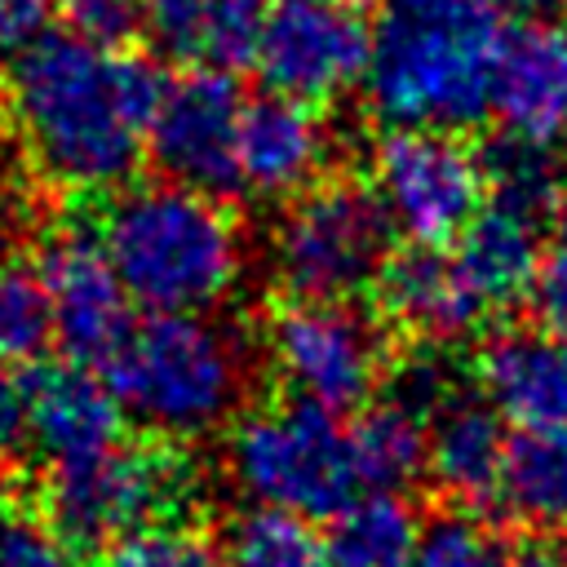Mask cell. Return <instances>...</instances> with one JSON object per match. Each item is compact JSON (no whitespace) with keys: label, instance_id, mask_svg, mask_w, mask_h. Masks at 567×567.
Wrapping results in <instances>:
<instances>
[{"label":"cell","instance_id":"cell-13","mask_svg":"<svg viewBox=\"0 0 567 567\" xmlns=\"http://www.w3.org/2000/svg\"><path fill=\"white\" fill-rule=\"evenodd\" d=\"M328 164V128L315 106L261 93L244 102L235 142V186L252 199H292L319 182Z\"/></svg>","mask_w":567,"mask_h":567},{"label":"cell","instance_id":"cell-30","mask_svg":"<svg viewBox=\"0 0 567 567\" xmlns=\"http://www.w3.org/2000/svg\"><path fill=\"white\" fill-rule=\"evenodd\" d=\"M0 567H89L84 549L62 540L49 523L9 518L0 523Z\"/></svg>","mask_w":567,"mask_h":567},{"label":"cell","instance_id":"cell-26","mask_svg":"<svg viewBox=\"0 0 567 567\" xmlns=\"http://www.w3.org/2000/svg\"><path fill=\"white\" fill-rule=\"evenodd\" d=\"M270 9H275V0H208L199 35H195V49L217 71L252 66Z\"/></svg>","mask_w":567,"mask_h":567},{"label":"cell","instance_id":"cell-33","mask_svg":"<svg viewBox=\"0 0 567 567\" xmlns=\"http://www.w3.org/2000/svg\"><path fill=\"white\" fill-rule=\"evenodd\" d=\"M49 0H0V58L13 62L49 35Z\"/></svg>","mask_w":567,"mask_h":567},{"label":"cell","instance_id":"cell-28","mask_svg":"<svg viewBox=\"0 0 567 567\" xmlns=\"http://www.w3.org/2000/svg\"><path fill=\"white\" fill-rule=\"evenodd\" d=\"M106 567H217V554L199 527L164 518L111 545Z\"/></svg>","mask_w":567,"mask_h":567},{"label":"cell","instance_id":"cell-35","mask_svg":"<svg viewBox=\"0 0 567 567\" xmlns=\"http://www.w3.org/2000/svg\"><path fill=\"white\" fill-rule=\"evenodd\" d=\"M27 439V381L0 359V452Z\"/></svg>","mask_w":567,"mask_h":567},{"label":"cell","instance_id":"cell-5","mask_svg":"<svg viewBox=\"0 0 567 567\" xmlns=\"http://www.w3.org/2000/svg\"><path fill=\"white\" fill-rule=\"evenodd\" d=\"M226 474L252 505L301 518H332L363 492L350 430L337 412L306 399L248 408L226 434Z\"/></svg>","mask_w":567,"mask_h":567},{"label":"cell","instance_id":"cell-4","mask_svg":"<svg viewBox=\"0 0 567 567\" xmlns=\"http://www.w3.org/2000/svg\"><path fill=\"white\" fill-rule=\"evenodd\" d=\"M120 408L168 443L221 430L244 399V350L208 315H146L102 359Z\"/></svg>","mask_w":567,"mask_h":567},{"label":"cell","instance_id":"cell-20","mask_svg":"<svg viewBox=\"0 0 567 567\" xmlns=\"http://www.w3.org/2000/svg\"><path fill=\"white\" fill-rule=\"evenodd\" d=\"M421 514L403 492L350 496L323 532L328 567H408L421 545Z\"/></svg>","mask_w":567,"mask_h":567},{"label":"cell","instance_id":"cell-21","mask_svg":"<svg viewBox=\"0 0 567 567\" xmlns=\"http://www.w3.org/2000/svg\"><path fill=\"white\" fill-rule=\"evenodd\" d=\"M496 501L527 527L567 532V434L509 439Z\"/></svg>","mask_w":567,"mask_h":567},{"label":"cell","instance_id":"cell-29","mask_svg":"<svg viewBox=\"0 0 567 567\" xmlns=\"http://www.w3.org/2000/svg\"><path fill=\"white\" fill-rule=\"evenodd\" d=\"M385 381H390V399L403 403V408H412V412H421V416H434V412L456 394V390H452L447 359H443L439 346L412 350L408 359H399V363L385 372Z\"/></svg>","mask_w":567,"mask_h":567},{"label":"cell","instance_id":"cell-18","mask_svg":"<svg viewBox=\"0 0 567 567\" xmlns=\"http://www.w3.org/2000/svg\"><path fill=\"white\" fill-rule=\"evenodd\" d=\"M505 430L496 408L483 394H452L430 416V447L425 470L430 478L461 505H487L501 487L505 465Z\"/></svg>","mask_w":567,"mask_h":567},{"label":"cell","instance_id":"cell-12","mask_svg":"<svg viewBox=\"0 0 567 567\" xmlns=\"http://www.w3.org/2000/svg\"><path fill=\"white\" fill-rule=\"evenodd\" d=\"M40 288L49 297L53 337L75 359H106L128 332V292L111 270L97 235L62 226L40 252Z\"/></svg>","mask_w":567,"mask_h":567},{"label":"cell","instance_id":"cell-7","mask_svg":"<svg viewBox=\"0 0 567 567\" xmlns=\"http://www.w3.org/2000/svg\"><path fill=\"white\" fill-rule=\"evenodd\" d=\"M390 235L394 226L377 190L332 177L284 204L266 239V261L275 284L297 301H354L363 288H377Z\"/></svg>","mask_w":567,"mask_h":567},{"label":"cell","instance_id":"cell-24","mask_svg":"<svg viewBox=\"0 0 567 567\" xmlns=\"http://www.w3.org/2000/svg\"><path fill=\"white\" fill-rule=\"evenodd\" d=\"M230 567H328L323 536L301 514L252 505L230 523L226 536Z\"/></svg>","mask_w":567,"mask_h":567},{"label":"cell","instance_id":"cell-36","mask_svg":"<svg viewBox=\"0 0 567 567\" xmlns=\"http://www.w3.org/2000/svg\"><path fill=\"white\" fill-rule=\"evenodd\" d=\"M27 221H31L27 195L18 190L13 173L0 164V252H4V248H13V239L27 230Z\"/></svg>","mask_w":567,"mask_h":567},{"label":"cell","instance_id":"cell-32","mask_svg":"<svg viewBox=\"0 0 567 567\" xmlns=\"http://www.w3.org/2000/svg\"><path fill=\"white\" fill-rule=\"evenodd\" d=\"M527 301L536 310V323L567 341V239L540 252V266H536Z\"/></svg>","mask_w":567,"mask_h":567},{"label":"cell","instance_id":"cell-40","mask_svg":"<svg viewBox=\"0 0 567 567\" xmlns=\"http://www.w3.org/2000/svg\"><path fill=\"white\" fill-rule=\"evenodd\" d=\"M0 523H4V518H0Z\"/></svg>","mask_w":567,"mask_h":567},{"label":"cell","instance_id":"cell-19","mask_svg":"<svg viewBox=\"0 0 567 567\" xmlns=\"http://www.w3.org/2000/svg\"><path fill=\"white\" fill-rule=\"evenodd\" d=\"M540 221L514 213V208H483L456 239V270L483 315L509 310L532 292L536 266H540Z\"/></svg>","mask_w":567,"mask_h":567},{"label":"cell","instance_id":"cell-3","mask_svg":"<svg viewBox=\"0 0 567 567\" xmlns=\"http://www.w3.org/2000/svg\"><path fill=\"white\" fill-rule=\"evenodd\" d=\"M97 244L128 301L151 315H208L244 284L248 248L235 213L177 182L128 186L106 199Z\"/></svg>","mask_w":567,"mask_h":567},{"label":"cell","instance_id":"cell-31","mask_svg":"<svg viewBox=\"0 0 567 567\" xmlns=\"http://www.w3.org/2000/svg\"><path fill=\"white\" fill-rule=\"evenodd\" d=\"M58 13L71 35H80L97 49H124L142 31L137 0H62Z\"/></svg>","mask_w":567,"mask_h":567},{"label":"cell","instance_id":"cell-17","mask_svg":"<svg viewBox=\"0 0 567 567\" xmlns=\"http://www.w3.org/2000/svg\"><path fill=\"white\" fill-rule=\"evenodd\" d=\"M377 297L390 323H399L425 346H447L487 319L474 292L465 288L456 261L421 244H412L408 252H390L385 270L377 275Z\"/></svg>","mask_w":567,"mask_h":567},{"label":"cell","instance_id":"cell-38","mask_svg":"<svg viewBox=\"0 0 567 567\" xmlns=\"http://www.w3.org/2000/svg\"><path fill=\"white\" fill-rule=\"evenodd\" d=\"M514 567H567V558L549 545H532L523 558H514Z\"/></svg>","mask_w":567,"mask_h":567},{"label":"cell","instance_id":"cell-39","mask_svg":"<svg viewBox=\"0 0 567 567\" xmlns=\"http://www.w3.org/2000/svg\"><path fill=\"white\" fill-rule=\"evenodd\" d=\"M563 213H567V195H563Z\"/></svg>","mask_w":567,"mask_h":567},{"label":"cell","instance_id":"cell-11","mask_svg":"<svg viewBox=\"0 0 567 567\" xmlns=\"http://www.w3.org/2000/svg\"><path fill=\"white\" fill-rule=\"evenodd\" d=\"M244 102L226 71L204 66L159 84L146 151L177 186L221 195L235 190V142Z\"/></svg>","mask_w":567,"mask_h":567},{"label":"cell","instance_id":"cell-8","mask_svg":"<svg viewBox=\"0 0 567 567\" xmlns=\"http://www.w3.org/2000/svg\"><path fill=\"white\" fill-rule=\"evenodd\" d=\"M266 359L292 399L328 412L368 403L390 372L385 332L354 301L288 297L266 319Z\"/></svg>","mask_w":567,"mask_h":567},{"label":"cell","instance_id":"cell-22","mask_svg":"<svg viewBox=\"0 0 567 567\" xmlns=\"http://www.w3.org/2000/svg\"><path fill=\"white\" fill-rule=\"evenodd\" d=\"M425 447H430L425 416L394 399L368 408L350 425V452L363 492H403L408 483H416L425 470Z\"/></svg>","mask_w":567,"mask_h":567},{"label":"cell","instance_id":"cell-14","mask_svg":"<svg viewBox=\"0 0 567 567\" xmlns=\"http://www.w3.org/2000/svg\"><path fill=\"white\" fill-rule=\"evenodd\" d=\"M492 111L505 133L554 146L567 137V22L532 18L501 40Z\"/></svg>","mask_w":567,"mask_h":567},{"label":"cell","instance_id":"cell-10","mask_svg":"<svg viewBox=\"0 0 567 567\" xmlns=\"http://www.w3.org/2000/svg\"><path fill=\"white\" fill-rule=\"evenodd\" d=\"M363 62L368 27L350 0H275L252 58L266 93L306 106L337 102L363 80Z\"/></svg>","mask_w":567,"mask_h":567},{"label":"cell","instance_id":"cell-37","mask_svg":"<svg viewBox=\"0 0 567 567\" xmlns=\"http://www.w3.org/2000/svg\"><path fill=\"white\" fill-rule=\"evenodd\" d=\"M483 4H492L496 13H527V18H540V13L563 9L567 0H483Z\"/></svg>","mask_w":567,"mask_h":567},{"label":"cell","instance_id":"cell-27","mask_svg":"<svg viewBox=\"0 0 567 567\" xmlns=\"http://www.w3.org/2000/svg\"><path fill=\"white\" fill-rule=\"evenodd\" d=\"M408 567H514V558L483 523L465 514H443L425 523Z\"/></svg>","mask_w":567,"mask_h":567},{"label":"cell","instance_id":"cell-9","mask_svg":"<svg viewBox=\"0 0 567 567\" xmlns=\"http://www.w3.org/2000/svg\"><path fill=\"white\" fill-rule=\"evenodd\" d=\"M372 190L394 230L443 248L483 213V155L443 128H390L372 151Z\"/></svg>","mask_w":567,"mask_h":567},{"label":"cell","instance_id":"cell-15","mask_svg":"<svg viewBox=\"0 0 567 567\" xmlns=\"http://www.w3.org/2000/svg\"><path fill=\"white\" fill-rule=\"evenodd\" d=\"M478 385L523 434H567V341L545 328H505L478 350Z\"/></svg>","mask_w":567,"mask_h":567},{"label":"cell","instance_id":"cell-16","mask_svg":"<svg viewBox=\"0 0 567 567\" xmlns=\"http://www.w3.org/2000/svg\"><path fill=\"white\" fill-rule=\"evenodd\" d=\"M120 430L124 408L111 394L106 377L62 363L40 368L27 381V439L35 443L44 470L106 452L111 443H120Z\"/></svg>","mask_w":567,"mask_h":567},{"label":"cell","instance_id":"cell-34","mask_svg":"<svg viewBox=\"0 0 567 567\" xmlns=\"http://www.w3.org/2000/svg\"><path fill=\"white\" fill-rule=\"evenodd\" d=\"M137 9H142V27H151L164 44L195 49L208 0H137Z\"/></svg>","mask_w":567,"mask_h":567},{"label":"cell","instance_id":"cell-23","mask_svg":"<svg viewBox=\"0 0 567 567\" xmlns=\"http://www.w3.org/2000/svg\"><path fill=\"white\" fill-rule=\"evenodd\" d=\"M483 177H487V190L496 195L501 208H514L532 221H549L554 213H563L567 173L554 159V146H545V142H527V137L505 133L501 142L487 146Z\"/></svg>","mask_w":567,"mask_h":567},{"label":"cell","instance_id":"cell-6","mask_svg":"<svg viewBox=\"0 0 567 567\" xmlns=\"http://www.w3.org/2000/svg\"><path fill=\"white\" fill-rule=\"evenodd\" d=\"M195 492L190 461L168 439H120L97 456L49 465L40 483L44 523L75 549H111L173 518Z\"/></svg>","mask_w":567,"mask_h":567},{"label":"cell","instance_id":"cell-25","mask_svg":"<svg viewBox=\"0 0 567 567\" xmlns=\"http://www.w3.org/2000/svg\"><path fill=\"white\" fill-rule=\"evenodd\" d=\"M49 332H53V319H49V297L40 288V275L13 261H0V359L18 363L40 354Z\"/></svg>","mask_w":567,"mask_h":567},{"label":"cell","instance_id":"cell-2","mask_svg":"<svg viewBox=\"0 0 567 567\" xmlns=\"http://www.w3.org/2000/svg\"><path fill=\"white\" fill-rule=\"evenodd\" d=\"M501 40L483 0H381L368 22L363 97L390 128H470L492 111Z\"/></svg>","mask_w":567,"mask_h":567},{"label":"cell","instance_id":"cell-1","mask_svg":"<svg viewBox=\"0 0 567 567\" xmlns=\"http://www.w3.org/2000/svg\"><path fill=\"white\" fill-rule=\"evenodd\" d=\"M159 75L124 53L71 31H49L9 62L4 102L31 168L75 195H111L142 159Z\"/></svg>","mask_w":567,"mask_h":567}]
</instances>
